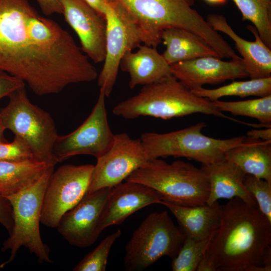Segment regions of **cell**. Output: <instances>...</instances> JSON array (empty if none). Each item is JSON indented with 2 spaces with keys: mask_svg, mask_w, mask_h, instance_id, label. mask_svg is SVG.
<instances>
[{
  "mask_svg": "<svg viewBox=\"0 0 271 271\" xmlns=\"http://www.w3.org/2000/svg\"><path fill=\"white\" fill-rule=\"evenodd\" d=\"M148 160L140 139H132L124 132L114 134L111 147L97 158L87 193L122 182Z\"/></svg>",
  "mask_w": 271,
  "mask_h": 271,
  "instance_id": "obj_13",
  "label": "cell"
},
{
  "mask_svg": "<svg viewBox=\"0 0 271 271\" xmlns=\"http://www.w3.org/2000/svg\"><path fill=\"white\" fill-rule=\"evenodd\" d=\"M2 265H1V264H0V268H2Z\"/></svg>",
  "mask_w": 271,
  "mask_h": 271,
  "instance_id": "obj_39",
  "label": "cell"
},
{
  "mask_svg": "<svg viewBox=\"0 0 271 271\" xmlns=\"http://www.w3.org/2000/svg\"><path fill=\"white\" fill-rule=\"evenodd\" d=\"M186 237L167 211L150 213L125 245L123 259L125 270L145 269L165 256L173 259Z\"/></svg>",
  "mask_w": 271,
  "mask_h": 271,
  "instance_id": "obj_9",
  "label": "cell"
},
{
  "mask_svg": "<svg viewBox=\"0 0 271 271\" xmlns=\"http://www.w3.org/2000/svg\"><path fill=\"white\" fill-rule=\"evenodd\" d=\"M94 165L60 166L51 174L44 194L40 222L56 228L61 217L87 193Z\"/></svg>",
  "mask_w": 271,
  "mask_h": 271,
  "instance_id": "obj_10",
  "label": "cell"
},
{
  "mask_svg": "<svg viewBox=\"0 0 271 271\" xmlns=\"http://www.w3.org/2000/svg\"><path fill=\"white\" fill-rule=\"evenodd\" d=\"M105 97L100 89L96 104L82 124L69 134L58 136L53 147L57 163L79 155H90L97 159L111 147L114 134L108 122Z\"/></svg>",
  "mask_w": 271,
  "mask_h": 271,
  "instance_id": "obj_12",
  "label": "cell"
},
{
  "mask_svg": "<svg viewBox=\"0 0 271 271\" xmlns=\"http://www.w3.org/2000/svg\"><path fill=\"white\" fill-rule=\"evenodd\" d=\"M196 95L211 101L227 96L241 98L250 96L263 97L271 94V77L236 81L215 89L199 87L191 90Z\"/></svg>",
  "mask_w": 271,
  "mask_h": 271,
  "instance_id": "obj_25",
  "label": "cell"
},
{
  "mask_svg": "<svg viewBox=\"0 0 271 271\" xmlns=\"http://www.w3.org/2000/svg\"><path fill=\"white\" fill-rule=\"evenodd\" d=\"M29 159H36L28 145L20 138L15 136L11 143L0 142V162Z\"/></svg>",
  "mask_w": 271,
  "mask_h": 271,
  "instance_id": "obj_31",
  "label": "cell"
},
{
  "mask_svg": "<svg viewBox=\"0 0 271 271\" xmlns=\"http://www.w3.org/2000/svg\"><path fill=\"white\" fill-rule=\"evenodd\" d=\"M242 15L256 28L259 37L271 49V0H232Z\"/></svg>",
  "mask_w": 271,
  "mask_h": 271,
  "instance_id": "obj_26",
  "label": "cell"
},
{
  "mask_svg": "<svg viewBox=\"0 0 271 271\" xmlns=\"http://www.w3.org/2000/svg\"><path fill=\"white\" fill-rule=\"evenodd\" d=\"M211 238L196 240L186 236L178 253L172 259V270H197Z\"/></svg>",
  "mask_w": 271,
  "mask_h": 271,
  "instance_id": "obj_28",
  "label": "cell"
},
{
  "mask_svg": "<svg viewBox=\"0 0 271 271\" xmlns=\"http://www.w3.org/2000/svg\"><path fill=\"white\" fill-rule=\"evenodd\" d=\"M246 134L247 137L251 139L271 142V127L261 129H251Z\"/></svg>",
  "mask_w": 271,
  "mask_h": 271,
  "instance_id": "obj_35",
  "label": "cell"
},
{
  "mask_svg": "<svg viewBox=\"0 0 271 271\" xmlns=\"http://www.w3.org/2000/svg\"><path fill=\"white\" fill-rule=\"evenodd\" d=\"M104 16L105 57L97 83L105 96H108L115 83L122 57L127 51L139 47L143 38L134 22L112 0H108Z\"/></svg>",
  "mask_w": 271,
  "mask_h": 271,
  "instance_id": "obj_11",
  "label": "cell"
},
{
  "mask_svg": "<svg viewBox=\"0 0 271 271\" xmlns=\"http://www.w3.org/2000/svg\"><path fill=\"white\" fill-rule=\"evenodd\" d=\"M136 52L129 51L122 57L119 67L129 75V87L147 85L171 75L170 65L156 48L140 45Z\"/></svg>",
  "mask_w": 271,
  "mask_h": 271,
  "instance_id": "obj_21",
  "label": "cell"
},
{
  "mask_svg": "<svg viewBox=\"0 0 271 271\" xmlns=\"http://www.w3.org/2000/svg\"><path fill=\"white\" fill-rule=\"evenodd\" d=\"M134 22L143 43L156 48L161 34L170 28L186 29L203 39L218 54L228 44L192 6L194 0H112Z\"/></svg>",
  "mask_w": 271,
  "mask_h": 271,
  "instance_id": "obj_3",
  "label": "cell"
},
{
  "mask_svg": "<svg viewBox=\"0 0 271 271\" xmlns=\"http://www.w3.org/2000/svg\"><path fill=\"white\" fill-rule=\"evenodd\" d=\"M224 157L236 164L245 174L271 183V142L247 137L243 144L227 150Z\"/></svg>",
  "mask_w": 271,
  "mask_h": 271,
  "instance_id": "obj_23",
  "label": "cell"
},
{
  "mask_svg": "<svg viewBox=\"0 0 271 271\" xmlns=\"http://www.w3.org/2000/svg\"><path fill=\"white\" fill-rule=\"evenodd\" d=\"M6 129L0 113V142H7L4 137V131Z\"/></svg>",
  "mask_w": 271,
  "mask_h": 271,
  "instance_id": "obj_37",
  "label": "cell"
},
{
  "mask_svg": "<svg viewBox=\"0 0 271 271\" xmlns=\"http://www.w3.org/2000/svg\"><path fill=\"white\" fill-rule=\"evenodd\" d=\"M201 168L205 173L210 185L206 204L211 205L222 198H238L250 205H257L255 199L244 185L246 174L236 164L225 159L203 165Z\"/></svg>",
  "mask_w": 271,
  "mask_h": 271,
  "instance_id": "obj_19",
  "label": "cell"
},
{
  "mask_svg": "<svg viewBox=\"0 0 271 271\" xmlns=\"http://www.w3.org/2000/svg\"><path fill=\"white\" fill-rule=\"evenodd\" d=\"M212 102L222 112L254 118L265 127H271V94L246 100L224 101L218 99Z\"/></svg>",
  "mask_w": 271,
  "mask_h": 271,
  "instance_id": "obj_27",
  "label": "cell"
},
{
  "mask_svg": "<svg viewBox=\"0 0 271 271\" xmlns=\"http://www.w3.org/2000/svg\"><path fill=\"white\" fill-rule=\"evenodd\" d=\"M54 166L49 167L33 185L24 190L7 198L13 213L14 226L9 237L4 241L2 250H10L9 259L2 268L12 262L19 249L24 246L34 254L38 261L51 263L50 248L43 243L40 235L39 223L45 190Z\"/></svg>",
  "mask_w": 271,
  "mask_h": 271,
  "instance_id": "obj_7",
  "label": "cell"
},
{
  "mask_svg": "<svg viewBox=\"0 0 271 271\" xmlns=\"http://www.w3.org/2000/svg\"><path fill=\"white\" fill-rule=\"evenodd\" d=\"M111 189L103 188L87 193L61 217L56 228L70 244L85 247L96 241L102 232L100 217Z\"/></svg>",
  "mask_w": 271,
  "mask_h": 271,
  "instance_id": "obj_14",
  "label": "cell"
},
{
  "mask_svg": "<svg viewBox=\"0 0 271 271\" xmlns=\"http://www.w3.org/2000/svg\"><path fill=\"white\" fill-rule=\"evenodd\" d=\"M52 166L36 159L0 162V194L7 197L24 190Z\"/></svg>",
  "mask_w": 271,
  "mask_h": 271,
  "instance_id": "obj_24",
  "label": "cell"
},
{
  "mask_svg": "<svg viewBox=\"0 0 271 271\" xmlns=\"http://www.w3.org/2000/svg\"><path fill=\"white\" fill-rule=\"evenodd\" d=\"M172 75L190 90L205 84L248 77L242 60L225 61L214 56H203L170 65Z\"/></svg>",
  "mask_w": 271,
  "mask_h": 271,
  "instance_id": "obj_16",
  "label": "cell"
},
{
  "mask_svg": "<svg viewBox=\"0 0 271 271\" xmlns=\"http://www.w3.org/2000/svg\"><path fill=\"white\" fill-rule=\"evenodd\" d=\"M121 234V230L117 229L113 233L106 236L93 250L84 256L73 268V270H105L111 247Z\"/></svg>",
  "mask_w": 271,
  "mask_h": 271,
  "instance_id": "obj_29",
  "label": "cell"
},
{
  "mask_svg": "<svg viewBox=\"0 0 271 271\" xmlns=\"http://www.w3.org/2000/svg\"><path fill=\"white\" fill-rule=\"evenodd\" d=\"M176 218L179 227L186 236L196 240L211 238L220 220L221 205L218 201L211 205L184 206L161 200Z\"/></svg>",
  "mask_w": 271,
  "mask_h": 271,
  "instance_id": "obj_20",
  "label": "cell"
},
{
  "mask_svg": "<svg viewBox=\"0 0 271 271\" xmlns=\"http://www.w3.org/2000/svg\"><path fill=\"white\" fill-rule=\"evenodd\" d=\"M66 22L80 39L81 49L94 63L105 57V19L85 0H58Z\"/></svg>",
  "mask_w": 271,
  "mask_h": 271,
  "instance_id": "obj_15",
  "label": "cell"
},
{
  "mask_svg": "<svg viewBox=\"0 0 271 271\" xmlns=\"http://www.w3.org/2000/svg\"><path fill=\"white\" fill-rule=\"evenodd\" d=\"M243 183L255 199L260 211L271 222V183L248 174L245 175Z\"/></svg>",
  "mask_w": 271,
  "mask_h": 271,
  "instance_id": "obj_30",
  "label": "cell"
},
{
  "mask_svg": "<svg viewBox=\"0 0 271 271\" xmlns=\"http://www.w3.org/2000/svg\"><path fill=\"white\" fill-rule=\"evenodd\" d=\"M24 86L26 84L22 79L0 70V99Z\"/></svg>",
  "mask_w": 271,
  "mask_h": 271,
  "instance_id": "obj_32",
  "label": "cell"
},
{
  "mask_svg": "<svg viewBox=\"0 0 271 271\" xmlns=\"http://www.w3.org/2000/svg\"><path fill=\"white\" fill-rule=\"evenodd\" d=\"M0 223L7 230L9 234L14 226L13 209L9 200L0 194Z\"/></svg>",
  "mask_w": 271,
  "mask_h": 271,
  "instance_id": "obj_33",
  "label": "cell"
},
{
  "mask_svg": "<svg viewBox=\"0 0 271 271\" xmlns=\"http://www.w3.org/2000/svg\"><path fill=\"white\" fill-rule=\"evenodd\" d=\"M206 21L213 30L225 34L234 42L250 79L271 77V49L260 39L253 26L246 27L255 37L254 41H249L239 37L223 15L209 14Z\"/></svg>",
  "mask_w": 271,
  "mask_h": 271,
  "instance_id": "obj_18",
  "label": "cell"
},
{
  "mask_svg": "<svg viewBox=\"0 0 271 271\" xmlns=\"http://www.w3.org/2000/svg\"><path fill=\"white\" fill-rule=\"evenodd\" d=\"M100 16L105 19L108 0H85Z\"/></svg>",
  "mask_w": 271,
  "mask_h": 271,
  "instance_id": "obj_36",
  "label": "cell"
},
{
  "mask_svg": "<svg viewBox=\"0 0 271 271\" xmlns=\"http://www.w3.org/2000/svg\"><path fill=\"white\" fill-rule=\"evenodd\" d=\"M126 180L148 186L162 200L181 205L205 204L209 194V182L203 170L183 161L168 163L160 158L149 160Z\"/></svg>",
  "mask_w": 271,
  "mask_h": 271,
  "instance_id": "obj_5",
  "label": "cell"
},
{
  "mask_svg": "<svg viewBox=\"0 0 271 271\" xmlns=\"http://www.w3.org/2000/svg\"><path fill=\"white\" fill-rule=\"evenodd\" d=\"M0 70L22 79L39 96L98 77L71 34L29 0H0Z\"/></svg>",
  "mask_w": 271,
  "mask_h": 271,
  "instance_id": "obj_1",
  "label": "cell"
},
{
  "mask_svg": "<svg viewBox=\"0 0 271 271\" xmlns=\"http://www.w3.org/2000/svg\"><path fill=\"white\" fill-rule=\"evenodd\" d=\"M204 122L169 132H147L140 138L149 160L173 156L185 157L203 165L225 160V152L243 144L247 137L218 139L202 133Z\"/></svg>",
  "mask_w": 271,
  "mask_h": 271,
  "instance_id": "obj_6",
  "label": "cell"
},
{
  "mask_svg": "<svg viewBox=\"0 0 271 271\" xmlns=\"http://www.w3.org/2000/svg\"><path fill=\"white\" fill-rule=\"evenodd\" d=\"M43 14L50 16L54 14H62L61 6L58 0H36Z\"/></svg>",
  "mask_w": 271,
  "mask_h": 271,
  "instance_id": "obj_34",
  "label": "cell"
},
{
  "mask_svg": "<svg viewBox=\"0 0 271 271\" xmlns=\"http://www.w3.org/2000/svg\"><path fill=\"white\" fill-rule=\"evenodd\" d=\"M0 113L6 129L28 145L35 158L55 165L53 147L58 137L51 115L29 100L25 86L13 92Z\"/></svg>",
  "mask_w": 271,
  "mask_h": 271,
  "instance_id": "obj_8",
  "label": "cell"
},
{
  "mask_svg": "<svg viewBox=\"0 0 271 271\" xmlns=\"http://www.w3.org/2000/svg\"><path fill=\"white\" fill-rule=\"evenodd\" d=\"M161 39L162 42L166 46L162 55L170 65L203 56L221 58L203 39L186 29H166L161 34Z\"/></svg>",
  "mask_w": 271,
  "mask_h": 271,
  "instance_id": "obj_22",
  "label": "cell"
},
{
  "mask_svg": "<svg viewBox=\"0 0 271 271\" xmlns=\"http://www.w3.org/2000/svg\"><path fill=\"white\" fill-rule=\"evenodd\" d=\"M161 196L144 184L127 181L111 188L101 213L99 227L118 225L136 211L153 204L159 203Z\"/></svg>",
  "mask_w": 271,
  "mask_h": 271,
  "instance_id": "obj_17",
  "label": "cell"
},
{
  "mask_svg": "<svg viewBox=\"0 0 271 271\" xmlns=\"http://www.w3.org/2000/svg\"><path fill=\"white\" fill-rule=\"evenodd\" d=\"M206 3L213 5H220L224 4L227 0H204Z\"/></svg>",
  "mask_w": 271,
  "mask_h": 271,
  "instance_id": "obj_38",
  "label": "cell"
},
{
  "mask_svg": "<svg viewBox=\"0 0 271 271\" xmlns=\"http://www.w3.org/2000/svg\"><path fill=\"white\" fill-rule=\"evenodd\" d=\"M270 244L271 222L257 205L231 199L197 271H270Z\"/></svg>",
  "mask_w": 271,
  "mask_h": 271,
  "instance_id": "obj_2",
  "label": "cell"
},
{
  "mask_svg": "<svg viewBox=\"0 0 271 271\" xmlns=\"http://www.w3.org/2000/svg\"><path fill=\"white\" fill-rule=\"evenodd\" d=\"M112 112L128 119L142 116L168 119L199 113L243 123L226 116L212 101L196 95L172 75L144 86L138 94L115 105Z\"/></svg>",
  "mask_w": 271,
  "mask_h": 271,
  "instance_id": "obj_4",
  "label": "cell"
}]
</instances>
